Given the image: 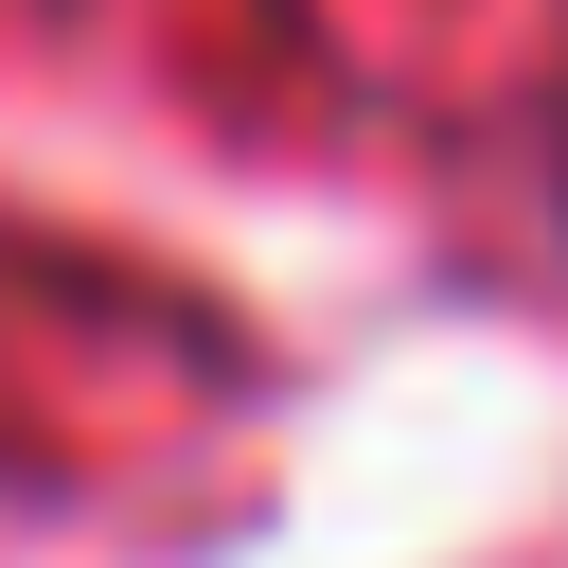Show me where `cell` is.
Instances as JSON below:
<instances>
[]
</instances>
